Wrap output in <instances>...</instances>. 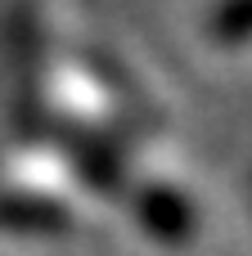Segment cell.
Returning <instances> with one entry per match:
<instances>
[{
    "mask_svg": "<svg viewBox=\"0 0 252 256\" xmlns=\"http://www.w3.org/2000/svg\"><path fill=\"white\" fill-rule=\"evenodd\" d=\"M72 225L68 207L41 194L0 189V234H63Z\"/></svg>",
    "mask_w": 252,
    "mask_h": 256,
    "instance_id": "6da1fadb",
    "label": "cell"
},
{
    "mask_svg": "<svg viewBox=\"0 0 252 256\" xmlns=\"http://www.w3.org/2000/svg\"><path fill=\"white\" fill-rule=\"evenodd\" d=\"M140 220L149 234L167 238V243H180L189 234V207L171 194V189H144L140 198Z\"/></svg>",
    "mask_w": 252,
    "mask_h": 256,
    "instance_id": "7a4b0ae2",
    "label": "cell"
}]
</instances>
